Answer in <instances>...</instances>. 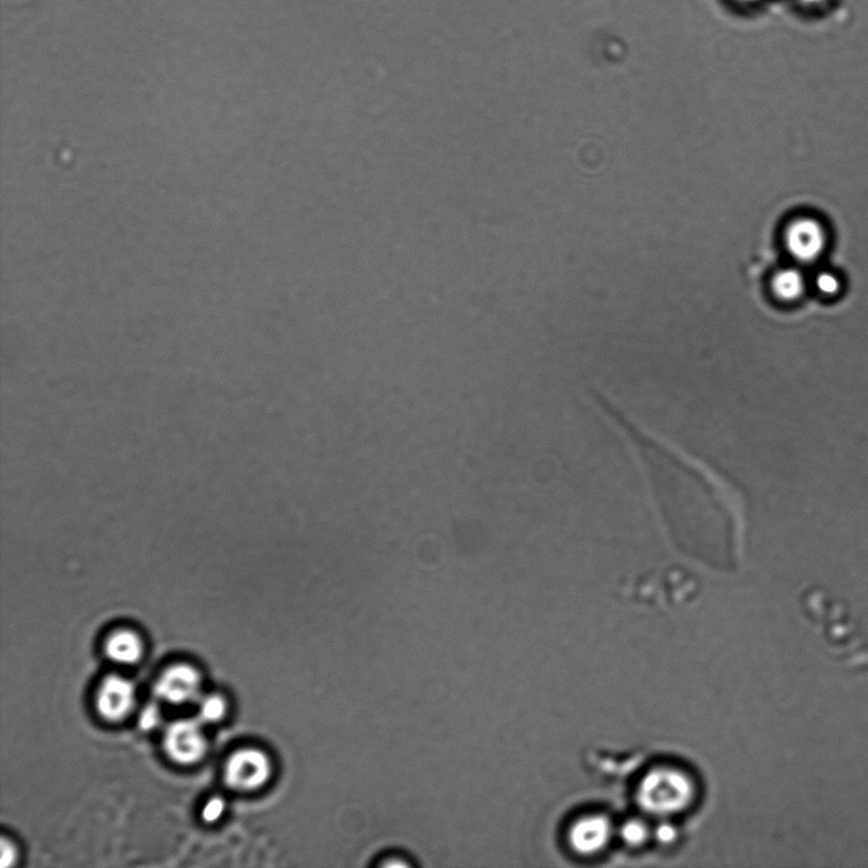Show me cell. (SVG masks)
Here are the masks:
<instances>
[{
    "label": "cell",
    "instance_id": "1",
    "mask_svg": "<svg viewBox=\"0 0 868 868\" xmlns=\"http://www.w3.org/2000/svg\"><path fill=\"white\" fill-rule=\"evenodd\" d=\"M644 461L661 518L675 546L712 567L733 569L744 548L743 502L711 468L641 430L605 403Z\"/></svg>",
    "mask_w": 868,
    "mask_h": 868
},
{
    "label": "cell",
    "instance_id": "2",
    "mask_svg": "<svg viewBox=\"0 0 868 868\" xmlns=\"http://www.w3.org/2000/svg\"><path fill=\"white\" fill-rule=\"evenodd\" d=\"M691 781L675 769H656L647 774L640 788V802L646 810L656 814H670L682 810L691 801Z\"/></svg>",
    "mask_w": 868,
    "mask_h": 868
},
{
    "label": "cell",
    "instance_id": "3",
    "mask_svg": "<svg viewBox=\"0 0 868 868\" xmlns=\"http://www.w3.org/2000/svg\"><path fill=\"white\" fill-rule=\"evenodd\" d=\"M272 771L269 755L260 749H243L228 760L225 781L234 790H257L269 782Z\"/></svg>",
    "mask_w": 868,
    "mask_h": 868
},
{
    "label": "cell",
    "instance_id": "4",
    "mask_svg": "<svg viewBox=\"0 0 868 868\" xmlns=\"http://www.w3.org/2000/svg\"><path fill=\"white\" fill-rule=\"evenodd\" d=\"M788 253L800 264L818 261L827 250L828 236L823 224L814 218H799L785 232Z\"/></svg>",
    "mask_w": 868,
    "mask_h": 868
},
{
    "label": "cell",
    "instance_id": "5",
    "mask_svg": "<svg viewBox=\"0 0 868 868\" xmlns=\"http://www.w3.org/2000/svg\"><path fill=\"white\" fill-rule=\"evenodd\" d=\"M164 749L172 760L180 764L199 762L206 752L203 722L186 719L173 722L164 735Z\"/></svg>",
    "mask_w": 868,
    "mask_h": 868
},
{
    "label": "cell",
    "instance_id": "6",
    "mask_svg": "<svg viewBox=\"0 0 868 868\" xmlns=\"http://www.w3.org/2000/svg\"><path fill=\"white\" fill-rule=\"evenodd\" d=\"M199 673L189 665H176L166 670L159 678L154 692L162 701L171 705H186L200 698Z\"/></svg>",
    "mask_w": 868,
    "mask_h": 868
},
{
    "label": "cell",
    "instance_id": "7",
    "mask_svg": "<svg viewBox=\"0 0 868 868\" xmlns=\"http://www.w3.org/2000/svg\"><path fill=\"white\" fill-rule=\"evenodd\" d=\"M135 701V689L130 680L119 675L103 680L97 694V710L109 721L124 719Z\"/></svg>",
    "mask_w": 868,
    "mask_h": 868
},
{
    "label": "cell",
    "instance_id": "8",
    "mask_svg": "<svg viewBox=\"0 0 868 868\" xmlns=\"http://www.w3.org/2000/svg\"><path fill=\"white\" fill-rule=\"evenodd\" d=\"M611 828L607 820L602 816H588L577 821L570 833V841L577 852L595 853L600 851L608 842Z\"/></svg>",
    "mask_w": 868,
    "mask_h": 868
},
{
    "label": "cell",
    "instance_id": "9",
    "mask_svg": "<svg viewBox=\"0 0 868 868\" xmlns=\"http://www.w3.org/2000/svg\"><path fill=\"white\" fill-rule=\"evenodd\" d=\"M106 654L115 663L131 665L142 658V640L131 631L115 632L106 642Z\"/></svg>",
    "mask_w": 868,
    "mask_h": 868
},
{
    "label": "cell",
    "instance_id": "10",
    "mask_svg": "<svg viewBox=\"0 0 868 868\" xmlns=\"http://www.w3.org/2000/svg\"><path fill=\"white\" fill-rule=\"evenodd\" d=\"M806 280L804 274L797 269L778 271L772 280V290L777 299L782 302H796L805 293Z\"/></svg>",
    "mask_w": 868,
    "mask_h": 868
},
{
    "label": "cell",
    "instance_id": "11",
    "mask_svg": "<svg viewBox=\"0 0 868 868\" xmlns=\"http://www.w3.org/2000/svg\"><path fill=\"white\" fill-rule=\"evenodd\" d=\"M225 711H227V706H225L222 697L208 696L200 701L197 719L203 722V724H214V722L223 719Z\"/></svg>",
    "mask_w": 868,
    "mask_h": 868
},
{
    "label": "cell",
    "instance_id": "12",
    "mask_svg": "<svg viewBox=\"0 0 868 868\" xmlns=\"http://www.w3.org/2000/svg\"><path fill=\"white\" fill-rule=\"evenodd\" d=\"M815 288L825 297H834L841 290V280L829 271H821L815 278Z\"/></svg>",
    "mask_w": 868,
    "mask_h": 868
},
{
    "label": "cell",
    "instance_id": "13",
    "mask_svg": "<svg viewBox=\"0 0 868 868\" xmlns=\"http://www.w3.org/2000/svg\"><path fill=\"white\" fill-rule=\"evenodd\" d=\"M159 720H161V712H159V708L157 705H148L144 708L142 713L139 716V726L140 729L144 731H149L156 729L159 724Z\"/></svg>",
    "mask_w": 868,
    "mask_h": 868
},
{
    "label": "cell",
    "instance_id": "14",
    "mask_svg": "<svg viewBox=\"0 0 868 868\" xmlns=\"http://www.w3.org/2000/svg\"><path fill=\"white\" fill-rule=\"evenodd\" d=\"M225 810V802L220 797H213V799L206 802V805L203 809V820L206 823H215V821L220 819V816L223 815Z\"/></svg>",
    "mask_w": 868,
    "mask_h": 868
},
{
    "label": "cell",
    "instance_id": "15",
    "mask_svg": "<svg viewBox=\"0 0 868 868\" xmlns=\"http://www.w3.org/2000/svg\"><path fill=\"white\" fill-rule=\"evenodd\" d=\"M623 837L630 844L641 843L646 837L644 825L637 823V821H631L623 828Z\"/></svg>",
    "mask_w": 868,
    "mask_h": 868
},
{
    "label": "cell",
    "instance_id": "16",
    "mask_svg": "<svg viewBox=\"0 0 868 868\" xmlns=\"http://www.w3.org/2000/svg\"><path fill=\"white\" fill-rule=\"evenodd\" d=\"M0 848H2L0 849V867L6 868L12 866L17 858L16 849H14L13 844L8 842L7 839H2V847Z\"/></svg>",
    "mask_w": 868,
    "mask_h": 868
},
{
    "label": "cell",
    "instance_id": "17",
    "mask_svg": "<svg viewBox=\"0 0 868 868\" xmlns=\"http://www.w3.org/2000/svg\"><path fill=\"white\" fill-rule=\"evenodd\" d=\"M412 865H414V863L408 861V858L402 855H397V853H394V855L380 857V860L378 862V866L386 868L411 867Z\"/></svg>",
    "mask_w": 868,
    "mask_h": 868
},
{
    "label": "cell",
    "instance_id": "18",
    "mask_svg": "<svg viewBox=\"0 0 868 868\" xmlns=\"http://www.w3.org/2000/svg\"><path fill=\"white\" fill-rule=\"evenodd\" d=\"M799 2L802 7L809 9V11H821V9L828 8L833 0H799Z\"/></svg>",
    "mask_w": 868,
    "mask_h": 868
},
{
    "label": "cell",
    "instance_id": "19",
    "mask_svg": "<svg viewBox=\"0 0 868 868\" xmlns=\"http://www.w3.org/2000/svg\"><path fill=\"white\" fill-rule=\"evenodd\" d=\"M735 2L743 3V4H750V3L757 2V0H735Z\"/></svg>",
    "mask_w": 868,
    "mask_h": 868
}]
</instances>
